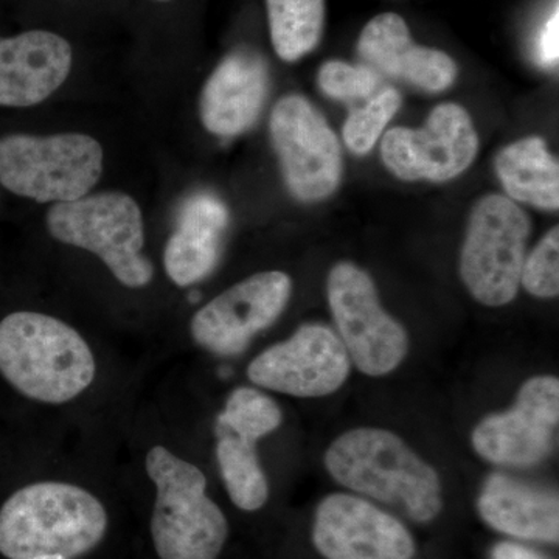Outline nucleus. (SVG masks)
<instances>
[{
	"mask_svg": "<svg viewBox=\"0 0 559 559\" xmlns=\"http://www.w3.org/2000/svg\"><path fill=\"white\" fill-rule=\"evenodd\" d=\"M108 513L87 489L38 481L0 509V554L9 559H75L105 538Z\"/></svg>",
	"mask_w": 559,
	"mask_h": 559,
	"instance_id": "1",
	"label": "nucleus"
},
{
	"mask_svg": "<svg viewBox=\"0 0 559 559\" xmlns=\"http://www.w3.org/2000/svg\"><path fill=\"white\" fill-rule=\"evenodd\" d=\"M0 374L25 399L64 404L91 388L97 362L90 344L68 323L17 311L0 322Z\"/></svg>",
	"mask_w": 559,
	"mask_h": 559,
	"instance_id": "2",
	"label": "nucleus"
},
{
	"mask_svg": "<svg viewBox=\"0 0 559 559\" xmlns=\"http://www.w3.org/2000/svg\"><path fill=\"white\" fill-rule=\"evenodd\" d=\"M325 466L344 487L399 503L415 521H432L440 513L439 474L390 430L359 428L342 433L326 451Z\"/></svg>",
	"mask_w": 559,
	"mask_h": 559,
	"instance_id": "3",
	"label": "nucleus"
},
{
	"mask_svg": "<svg viewBox=\"0 0 559 559\" xmlns=\"http://www.w3.org/2000/svg\"><path fill=\"white\" fill-rule=\"evenodd\" d=\"M145 466L156 485L151 536L159 558L218 559L229 525L207 496L204 473L164 447L151 448Z\"/></svg>",
	"mask_w": 559,
	"mask_h": 559,
	"instance_id": "4",
	"label": "nucleus"
},
{
	"mask_svg": "<svg viewBox=\"0 0 559 559\" xmlns=\"http://www.w3.org/2000/svg\"><path fill=\"white\" fill-rule=\"evenodd\" d=\"M46 224L51 238L94 253L127 288H145L153 282V263L143 255L142 210L130 194L102 191L53 204Z\"/></svg>",
	"mask_w": 559,
	"mask_h": 559,
	"instance_id": "5",
	"label": "nucleus"
},
{
	"mask_svg": "<svg viewBox=\"0 0 559 559\" xmlns=\"http://www.w3.org/2000/svg\"><path fill=\"white\" fill-rule=\"evenodd\" d=\"M105 168L97 139L81 132L11 134L0 139V183L39 204L87 197Z\"/></svg>",
	"mask_w": 559,
	"mask_h": 559,
	"instance_id": "6",
	"label": "nucleus"
},
{
	"mask_svg": "<svg viewBox=\"0 0 559 559\" xmlns=\"http://www.w3.org/2000/svg\"><path fill=\"white\" fill-rule=\"evenodd\" d=\"M530 235L527 213L500 194L481 198L469 216L460 275L474 299L503 307L516 297Z\"/></svg>",
	"mask_w": 559,
	"mask_h": 559,
	"instance_id": "7",
	"label": "nucleus"
},
{
	"mask_svg": "<svg viewBox=\"0 0 559 559\" xmlns=\"http://www.w3.org/2000/svg\"><path fill=\"white\" fill-rule=\"evenodd\" d=\"M329 304L349 360L369 377L392 373L406 358V330L384 311L366 271L342 261L329 275Z\"/></svg>",
	"mask_w": 559,
	"mask_h": 559,
	"instance_id": "8",
	"label": "nucleus"
},
{
	"mask_svg": "<svg viewBox=\"0 0 559 559\" xmlns=\"http://www.w3.org/2000/svg\"><path fill=\"white\" fill-rule=\"evenodd\" d=\"M270 130L290 193L304 202L330 198L340 187L342 154L322 114L307 98L286 95L272 109Z\"/></svg>",
	"mask_w": 559,
	"mask_h": 559,
	"instance_id": "9",
	"label": "nucleus"
},
{
	"mask_svg": "<svg viewBox=\"0 0 559 559\" xmlns=\"http://www.w3.org/2000/svg\"><path fill=\"white\" fill-rule=\"evenodd\" d=\"M293 294L282 271L259 272L224 290L190 322L191 337L213 355L237 356L250 341L277 322Z\"/></svg>",
	"mask_w": 559,
	"mask_h": 559,
	"instance_id": "10",
	"label": "nucleus"
},
{
	"mask_svg": "<svg viewBox=\"0 0 559 559\" xmlns=\"http://www.w3.org/2000/svg\"><path fill=\"white\" fill-rule=\"evenodd\" d=\"M479 139L468 112L454 103L437 106L425 128H392L381 142L385 167L403 180L444 182L473 164Z\"/></svg>",
	"mask_w": 559,
	"mask_h": 559,
	"instance_id": "11",
	"label": "nucleus"
},
{
	"mask_svg": "<svg viewBox=\"0 0 559 559\" xmlns=\"http://www.w3.org/2000/svg\"><path fill=\"white\" fill-rule=\"evenodd\" d=\"M352 360L329 326H300L289 340L260 353L248 367V378L260 388L299 399L331 395L347 381Z\"/></svg>",
	"mask_w": 559,
	"mask_h": 559,
	"instance_id": "12",
	"label": "nucleus"
},
{
	"mask_svg": "<svg viewBox=\"0 0 559 559\" xmlns=\"http://www.w3.org/2000/svg\"><path fill=\"white\" fill-rule=\"evenodd\" d=\"M559 421V381L535 377L522 385L516 406L476 426L473 447L487 462L532 466L549 457Z\"/></svg>",
	"mask_w": 559,
	"mask_h": 559,
	"instance_id": "13",
	"label": "nucleus"
},
{
	"mask_svg": "<svg viewBox=\"0 0 559 559\" xmlns=\"http://www.w3.org/2000/svg\"><path fill=\"white\" fill-rule=\"evenodd\" d=\"M312 536L326 559H411L415 554L414 539L399 520L355 496L323 499Z\"/></svg>",
	"mask_w": 559,
	"mask_h": 559,
	"instance_id": "14",
	"label": "nucleus"
},
{
	"mask_svg": "<svg viewBox=\"0 0 559 559\" xmlns=\"http://www.w3.org/2000/svg\"><path fill=\"white\" fill-rule=\"evenodd\" d=\"M72 46L46 31L0 39V106L32 108L46 102L69 79Z\"/></svg>",
	"mask_w": 559,
	"mask_h": 559,
	"instance_id": "15",
	"label": "nucleus"
},
{
	"mask_svg": "<svg viewBox=\"0 0 559 559\" xmlns=\"http://www.w3.org/2000/svg\"><path fill=\"white\" fill-rule=\"evenodd\" d=\"M270 92V70L260 55L237 50L224 58L201 94V121L210 134L234 138L259 120Z\"/></svg>",
	"mask_w": 559,
	"mask_h": 559,
	"instance_id": "16",
	"label": "nucleus"
},
{
	"mask_svg": "<svg viewBox=\"0 0 559 559\" xmlns=\"http://www.w3.org/2000/svg\"><path fill=\"white\" fill-rule=\"evenodd\" d=\"M358 51L367 68L392 79L409 81L419 90L447 91L457 68L444 51L415 46L400 14L382 13L364 27Z\"/></svg>",
	"mask_w": 559,
	"mask_h": 559,
	"instance_id": "17",
	"label": "nucleus"
},
{
	"mask_svg": "<svg viewBox=\"0 0 559 559\" xmlns=\"http://www.w3.org/2000/svg\"><path fill=\"white\" fill-rule=\"evenodd\" d=\"M229 212L218 198L198 193L183 202L164 249L168 277L180 288L207 278L218 266Z\"/></svg>",
	"mask_w": 559,
	"mask_h": 559,
	"instance_id": "18",
	"label": "nucleus"
},
{
	"mask_svg": "<svg viewBox=\"0 0 559 559\" xmlns=\"http://www.w3.org/2000/svg\"><path fill=\"white\" fill-rule=\"evenodd\" d=\"M479 513L488 525L507 535L558 543L559 500L554 492L495 474L481 489Z\"/></svg>",
	"mask_w": 559,
	"mask_h": 559,
	"instance_id": "19",
	"label": "nucleus"
},
{
	"mask_svg": "<svg viewBox=\"0 0 559 559\" xmlns=\"http://www.w3.org/2000/svg\"><path fill=\"white\" fill-rule=\"evenodd\" d=\"M496 171L513 200L544 210L559 207V164L539 138L518 140L499 151Z\"/></svg>",
	"mask_w": 559,
	"mask_h": 559,
	"instance_id": "20",
	"label": "nucleus"
},
{
	"mask_svg": "<svg viewBox=\"0 0 559 559\" xmlns=\"http://www.w3.org/2000/svg\"><path fill=\"white\" fill-rule=\"evenodd\" d=\"M216 460L231 502L245 511L260 510L270 498L257 441L216 426Z\"/></svg>",
	"mask_w": 559,
	"mask_h": 559,
	"instance_id": "21",
	"label": "nucleus"
},
{
	"mask_svg": "<svg viewBox=\"0 0 559 559\" xmlns=\"http://www.w3.org/2000/svg\"><path fill=\"white\" fill-rule=\"evenodd\" d=\"M266 5L278 58L299 61L316 49L325 24V0H266Z\"/></svg>",
	"mask_w": 559,
	"mask_h": 559,
	"instance_id": "22",
	"label": "nucleus"
},
{
	"mask_svg": "<svg viewBox=\"0 0 559 559\" xmlns=\"http://www.w3.org/2000/svg\"><path fill=\"white\" fill-rule=\"evenodd\" d=\"M282 409L271 396L252 388L235 389L226 401L216 426L259 441L282 425Z\"/></svg>",
	"mask_w": 559,
	"mask_h": 559,
	"instance_id": "23",
	"label": "nucleus"
},
{
	"mask_svg": "<svg viewBox=\"0 0 559 559\" xmlns=\"http://www.w3.org/2000/svg\"><path fill=\"white\" fill-rule=\"evenodd\" d=\"M400 92L388 90L373 98L362 109L355 110L345 121L344 140L356 154H367L373 150L384 128L401 108Z\"/></svg>",
	"mask_w": 559,
	"mask_h": 559,
	"instance_id": "24",
	"label": "nucleus"
},
{
	"mask_svg": "<svg viewBox=\"0 0 559 559\" xmlns=\"http://www.w3.org/2000/svg\"><path fill=\"white\" fill-rule=\"evenodd\" d=\"M521 285L532 296L554 299L559 294V227L547 231L522 266Z\"/></svg>",
	"mask_w": 559,
	"mask_h": 559,
	"instance_id": "25",
	"label": "nucleus"
},
{
	"mask_svg": "<svg viewBox=\"0 0 559 559\" xmlns=\"http://www.w3.org/2000/svg\"><path fill=\"white\" fill-rule=\"evenodd\" d=\"M380 73L367 66H349L347 62L329 61L319 70L320 90L336 100L366 98L377 91Z\"/></svg>",
	"mask_w": 559,
	"mask_h": 559,
	"instance_id": "26",
	"label": "nucleus"
},
{
	"mask_svg": "<svg viewBox=\"0 0 559 559\" xmlns=\"http://www.w3.org/2000/svg\"><path fill=\"white\" fill-rule=\"evenodd\" d=\"M558 10H555L540 36V51H543L544 61L549 64H557L558 61Z\"/></svg>",
	"mask_w": 559,
	"mask_h": 559,
	"instance_id": "27",
	"label": "nucleus"
},
{
	"mask_svg": "<svg viewBox=\"0 0 559 559\" xmlns=\"http://www.w3.org/2000/svg\"><path fill=\"white\" fill-rule=\"evenodd\" d=\"M492 559H544L533 550L518 546V544L503 543L499 544L492 551Z\"/></svg>",
	"mask_w": 559,
	"mask_h": 559,
	"instance_id": "28",
	"label": "nucleus"
},
{
	"mask_svg": "<svg viewBox=\"0 0 559 559\" xmlns=\"http://www.w3.org/2000/svg\"><path fill=\"white\" fill-rule=\"evenodd\" d=\"M159 2H168V0H159Z\"/></svg>",
	"mask_w": 559,
	"mask_h": 559,
	"instance_id": "29",
	"label": "nucleus"
}]
</instances>
